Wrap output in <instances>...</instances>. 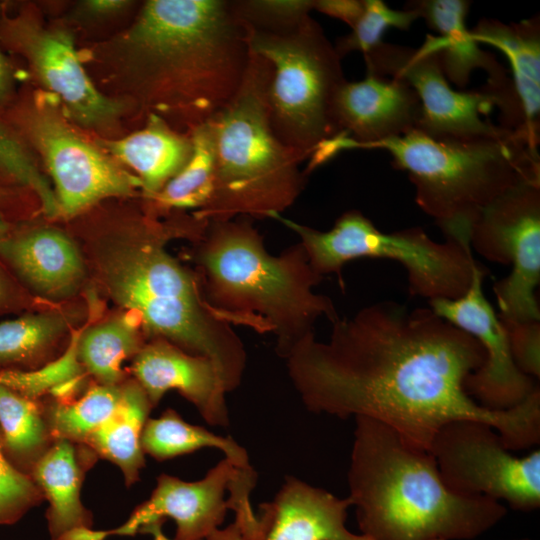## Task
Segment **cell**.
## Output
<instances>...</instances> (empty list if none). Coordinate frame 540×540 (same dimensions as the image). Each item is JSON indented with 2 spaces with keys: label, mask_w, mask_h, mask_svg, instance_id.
<instances>
[{
  "label": "cell",
  "mask_w": 540,
  "mask_h": 540,
  "mask_svg": "<svg viewBox=\"0 0 540 540\" xmlns=\"http://www.w3.org/2000/svg\"><path fill=\"white\" fill-rule=\"evenodd\" d=\"M366 73L402 80L421 104L418 129L435 137H475L502 130L484 118L494 107L491 93L457 91L448 82L436 53L382 42L364 54Z\"/></svg>",
  "instance_id": "obj_15"
},
{
  "label": "cell",
  "mask_w": 540,
  "mask_h": 540,
  "mask_svg": "<svg viewBox=\"0 0 540 540\" xmlns=\"http://www.w3.org/2000/svg\"><path fill=\"white\" fill-rule=\"evenodd\" d=\"M471 250L510 265L494 293L503 322L540 321V182L523 183L486 207L470 234Z\"/></svg>",
  "instance_id": "obj_13"
},
{
  "label": "cell",
  "mask_w": 540,
  "mask_h": 540,
  "mask_svg": "<svg viewBox=\"0 0 540 540\" xmlns=\"http://www.w3.org/2000/svg\"><path fill=\"white\" fill-rule=\"evenodd\" d=\"M152 408L138 382L126 379L120 406L85 443L99 458L120 468L127 487L140 479L145 465L141 434Z\"/></svg>",
  "instance_id": "obj_25"
},
{
  "label": "cell",
  "mask_w": 540,
  "mask_h": 540,
  "mask_svg": "<svg viewBox=\"0 0 540 540\" xmlns=\"http://www.w3.org/2000/svg\"><path fill=\"white\" fill-rule=\"evenodd\" d=\"M79 53L131 118L153 115L190 133L236 94L250 47L229 1L148 0L126 29Z\"/></svg>",
  "instance_id": "obj_2"
},
{
  "label": "cell",
  "mask_w": 540,
  "mask_h": 540,
  "mask_svg": "<svg viewBox=\"0 0 540 540\" xmlns=\"http://www.w3.org/2000/svg\"><path fill=\"white\" fill-rule=\"evenodd\" d=\"M255 481L253 468L240 469L227 458L194 482L161 474L150 498L137 506L123 525L105 531L106 536L147 533L171 518L177 527L174 540H207L219 530L231 508L230 500L236 509L251 505Z\"/></svg>",
  "instance_id": "obj_14"
},
{
  "label": "cell",
  "mask_w": 540,
  "mask_h": 540,
  "mask_svg": "<svg viewBox=\"0 0 540 540\" xmlns=\"http://www.w3.org/2000/svg\"><path fill=\"white\" fill-rule=\"evenodd\" d=\"M16 72L9 58L0 50V117L16 99Z\"/></svg>",
  "instance_id": "obj_40"
},
{
  "label": "cell",
  "mask_w": 540,
  "mask_h": 540,
  "mask_svg": "<svg viewBox=\"0 0 540 540\" xmlns=\"http://www.w3.org/2000/svg\"><path fill=\"white\" fill-rule=\"evenodd\" d=\"M99 457L87 445L54 440L30 476L49 507L46 513L52 540H104L105 531L92 529L91 512L80 499L86 472Z\"/></svg>",
  "instance_id": "obj_22"
},
{
  "label": "cell",
  "mask_w": 540,
  "mask_h": 540,
  "mask_svg": "<svg viewBox=\"0 0 540 540\" xmlns=\"http://www.w3.org/2000/svg\"><path fill=\"white\" fill-rule=\"evenodd\" d=\"M313 10L345 22L352 29L364 10V0H314Z\"/></svg>",
  "instance_id": "obj_39"
},
{
  "label": "cell",
  "mask_w": 540,
  "mask_h": 540,
  "mask_svg": "<svg viewBox=\"0 0 540 540\" xmlns=\"http://www.w3.org/2000/svg\"><path fill=\"white\" fill-rule=\"evenodd\" d=\"M486 269L474 264L470 285L456 299H435L429 307L439 317L473 336L485 352L483 365L465 382L467 393L491 410L509 409L524 401L539 385L516 366L506 326L483 291Z\"/></svg>",
  "instance_id": "obj_16"
},
{
  "label": "cell",
  "mask_w": 540,
  "mask_h": 540,
  "mask_svg": "<svg viewBox=\"0 0 540 540\" xmlns=\"http://www.w3.org/2000/svg\"><path fill=\"white\" fill-rule=\"evenodd\" d=\"M0 186L22 188L37 197L50 218L59 216L54 190L40 171L34 153L17 133L0 119Z\"/></svg>",
  "instance_id": "obj_33"
},
{
  "label": "cell",
  "mask_w": 540,
  "mask_h": 540,
  "mask_svg": "<svg viewBox=\"0 0 540 540\" xmlns=\"http://www.w3.org/2000/svg\"><path fill=\"white\" fill-rule=\"evenodd\" d=\"M478 44L500 50L507 58L512 78L486 84L500 111L502 129L516 133L532 145L540 143V20L539 15L520 22L481 19L470 29Z\"/></svg>",
  "instance_id": "obj_18"
},
{
  "label": "cell",
  "mask_w": 540,
  "mask_h": 540,
  "mask_svg": "<svg viewBox=\"0 0 540 540\" xmlns=\"http://www.w3.org/2000/svg\"><path fill=\"white\" fill-rule=\"evenodd\" d=\"M246 218L208 221L197 238L200 286L207 303L229 323L275 334L281 356L313 333L320 319L331 323L339 315L333 301L315 291L323 277L302 244L272 255Z\"/></svg>",
  "instance_id": "obj_5"
},
{
  "label": "cell",
  "mask_w": 540,
  "mask_h": 540,
  "mask_svg": "<svg viewBox=\"0 0 540 540\" xmlns=\"http://www.w3.org/2000/svg\"><path fill=\"white\" fill-rule=\"evenodd\" d=\"M0 14H1V9H0Z\"/></svg>",
  "instance_id": "obj_44"
},
{
  "label": "cell",
  "mask_w": 540,
  "mask_h": 540,
  "mask_svg": "<svg viewBox=\"0 0 540 540\" xmlns=\"http://www.w3.org/2000/svg\"><path fill=\"white\" fill-rule=\"evenodd\" d=\"M466 0H417L405 5L423 18L438 36L427 35L423 48L436 53L449 83L464 88L478 69L488 74V82L500 83L508 78L495 56L480 48L467 28L470 8Z\"/></svg>",
  "instance_id": "obj_23"
},
{
  "label": "cell",
  "mask_w": 540,
  "mask_h": 540,
  "mask_svg": "<svg viewBox=\"0 0 540 540\" xmlns=\"http://www.w3.org/2000/svg\"><path fill=\"white\" fill-rule=\"evenodd\" d=\"M133 5L126 0H85L78 3L76 12L81 19L99 22L127 12Z\"/></svg>",
  "instance_id": "obj_38"
},
{
  "label": "cell",
  "mask_w": 540,
  "mask_h": 540,
  "mask_svg": "<svg viewBox=\"0 0 540 540\" xmlns=\"http://www.w3.org/2000/svg\"><path fill=\"white\" fill-rule=\"evenodd\" d=\"M192 155L184 168L157 194L146 199L147 210L164 212L202 210L209 202L215 181V157L209 121L191 131Z\"/></svg>",
  "instance_id": "obj_29"
},
{
  "label": "cell",
  "mask_w": 540,
  "mask_h": 540,
  "mask_svg": "<svg viewBox=\"0 0 540 540\" xmlns=\"http://www.w3.org/2000/svg\"><path fill=\"white\" fill-rule=\"evenodd\" d=\"M65 330V319L54 313L26 314L1 322L0 372L31 371L54 360L49 356Z\"/></svg>",
  "instance_id": "obj_30"
},
{
  "label": "cell",
  "mask_w": 540,
  "mask_h": 540,
  "mask_svg": "<svg viewBox=\"0 0 540 540\" xmlns=\"http://www.w3.org/2000/svg\"><path fill=\"white\" fill-rule=\"evenodd\" d=\"M207 224L195 214L160 221L147 209L134 211L103 236L94 259L108 295L138 317L146 334L211 360L228 393L246 368L244 344L207 303L198 278L166 250L171 237L198 238Z\"/></svg>",
  "instance_id": "obj_3"
},
{
  "label": "cell",
  "mask_w": 540,
  "mask_h": 540,
  "mask_svg": "<svg viewBox=\"0 0 540 540\" xmlns=\"http://www.w3.org/2000/svg\"><path fill=\"white\" fill-rule=\"evenodd\" d=\"M417 19L413 10H395L381 0H364L362 15L352 31L337 40L335 50L341 59L353 52L364 55L383 42L388 29L408 30Z\"/></svg>",
  "instance_id": "obj_34"
},
{
  "label": "cell",
  "mask_w": 540,
  "mask_h": 540,
  "mask_svg": "<svg viewBox=\"0 0 540 540\" xmlns=\"http://www.w3.org/2000/svg\"><path fill=\"white\" fill-rule=\"evenodd\" d=\"M517 540H530V539H526V538H525V539H517Z\"/></svg>",
  "instance_id": "obj_43"
},
{
  "label": "cell",
  "mask_w": 540,
  "mask_h": 540,
  "mask_svg": "<svg viewBox=\"0 0 540 540\" xmlns=\"http://www.w3.org/2000/svg\"><path fill=\"white\" fill-rule=\"evenodd\" d=\"M43 500L44 495L32 477L7 458L0 440V525L17 522Z\"/></svg>",
  "instance_id": "obj_36"
},
{
  "label": "cell",
  "mask_w": 540,
  "mask_h": 540,
  "mask_svg": "<svg viewBox=\"0 0 540 540\" xmlns=\"http://www.w3.org/2000/svg\"><path fill=\"white\" fill-rule=\"evenodd\" d=\"M144 453L158 461L192 453L203 448L223 451L225 458L238 468L252 469L246 450L230 437L216 435L207 429L187 423L173 409L158 418H148L141 434Z\"/></svg>",
  "instance_id": "obj_28"
},
{
  "label": "cell",
  "mask_w": 540,
  "mask_h": 540,
  "mask_svg": "<svg viewBox=\"0 0 540 540\" xmlns=\"http://www.w3.org/2000/svg\"><path fill=\"white\" fill-rule=\"evenodd\" d=\"M355 423L348 498L362 535L371 540H471L505 517L501 502L448 488L429 451L376 420L359 416Z\"/></svg>",
  "instance_id": "obj_4"
},
{
  "label": "cell",
  "mask_w": 540,
  "mask_h": 540,
  "mask_svg": "<svg viewBox=\"0 0 540 540\" xmlns=\"http://www.w3.org/2000/svg\"><path fill=\"white\" fill-rule=\"evenodd\" d=\"M360 149L388 152L393 166L407 173L418 206L446 239L462 245L470 246L472 227L486 207L523 183L540 182L538 147L505 129L475 137H435L415 129Z\"/></svg>",
  "instance_id": "obj_6"
},
{
  "label": "cell",
  "mask_w": 540,
  "mask_h": 540,
  "mask_svg": "<svg viewBox=\"0 0 540 540\" xmlns=\"http://www.w3.org/2000/svg\"><path fill=\"white\" fill-rule=\"evenodd\" d=\"M429 452L448 488L484 496L522 512L540 506V450L515 456L491 425L470 419L444 425Z\"/></svg>",
  "instance_id": "obj_12"
},
{
  "label": "cell",
  "mask_w": 540,
  "mask_h": 540,
  "mask_svg": "<svg viewBox=\"0 0 540 540\" xmlns=\"http://www.w3.org/2000/svg\"><path fill=\"white\" fill-rule=\"evenodd\" d=\"M123 393L124 381L117 385L95 383L69 402L40 400L53 439L85 444L116 412Z\"/></svg>",
  "instance_id": "obj_31"
},
{
  "label": "cell",
  "mask_w": 540,
  "mask_h": 540,
  "mask_svg": "<svg viewBox=\"0 0 540 540\" xmlns=\"http://www.w3.org/2000/svg\"><path fill=\"white\" fill-rule=\"evenodd\" d=\"M14 286L0 266V310L7 308L15 299Z\"/></svg>",
  "instance_id": "obj_42"
},
{
  "label": "cell",
  "mask_w": 540,
  "mask_h": 540,
  "mask_svg": "<svg viewBox=\"0 0 540 540\" xmlns=\"http://www.w3.org/2000/svg\"><path fill=\"white\" fill-rule=\"evenodd\" d=\"M503 323L507 329L510 350L516 366L524 374L539 380L540 321Z\"/></svg>",
  "instance_id": "obj_37"
},
{
  "label": "cell",
  "mask_w": 540,
  "mask_h": 540,
  "mask_svg": "<svg viewBox=\"0 0 540 540\" xmlns=\"http://www.w3.org/2000/svg\"><path fill=\"white\" fill-rule=\"evenodd\" d=\"M231 10L249 30L282 34L296 29L313 10L314 0H234Z\"/></svg>",
  "instance_id": "obj_35"
},
{
  "label": "cell",
  "mask_w": 540,
  "mask_h": 540,
  "mask_svg": "<svg viewBox=\"0 0 540 540\" xmlns=\"http://www.w3.org/2000/svg\"><path fill=\"white\" fill-rule=\"evenodd\" d=\"M337 135L321 143L305 170L324 164L336 154L418 129L421 104L414 90L399 79L366 73L361 81H345L333 101Z\"/></svg>",
  "instance_id": "obj_17"
},
{
  "label": "cell",
  "mask_w": 540,
  "mask_h": 540,
  "mask_svg": "<svg viewBox=\"0 0 540 540\" xmlns=\"http://www.w3.org/2000/svg\"><path fill=\"white\" fill-rule=\"evenodd\" d=\"M81 333L82 330L72 333L66 349L56 359L31 371L0 372V382L34 400L44 395L58 402L76 399L83 393L87 375L77 355Z\"/></svg>",
  "instance_id": "obj_32"
},
{
  "label": "cell",
  "mask_w": 540,
  "mask_h": 540,
  "mask_svg": "<svg viewBox=\"0 0 540 540\" xmlns=\"http://www.w3.org/2000/svg\"><path fill=\"white\" fill-rule=\"evenodd\" d=\"M348 497L339 498L297 478L287 477L270 503L262 505L260 514L264 532L260 540H371L354 534L345 525ZM153 540H170L161 530ZM207 540H244L232 524L219 529Z\"/></svg>",
  "instance_id": "obj_19"
},
{
  "label": "cell",
  "mask_w": 540,
  "mask_h": 540,
  "mask_svg": "<svg viewBox=\"0 0 540 540\" xmlns=\"http://www.w3.org/2000/svg\"><path fill=\"white\" fill-rule=\"evenodd\" d=\"M245 29L250 49L272 67L267 106L274 133L310 158L337 135L332 111L336 92L346 81L342 59L311 16L282 34Z\"/></svg>",
  "instance_id": "obj_9"
},
{
  "label": "cell",
  "mask_w": 540,
  "mask_h": 540,
  "mask_svg": "<svg viewBox=\"0 0 540 540\" xmlns=\"http://www.w3.org/2000/svg\"><path fill=\"white\" fill-rule=\"evenodd\" d=\"M0 42L27 63L30 75L53 97L67 119L99 138H115L122 119L131 118L127 104L99 90L81 59L72 31L45 21L32 4L13 14L1 10Z\"/></svg>",
  "instance_id": "obj_11"
},
{
  "label": "cell",
  "mask_w": 540,
  "mask_h": 540,
  "mask_svg": "<svg viewBox=\"0 0 540 540\" xmlns=\"http://www.w3.org/2000/svg\"><path fill=\"white\" fill-rule=\"evenodd\" d=\"M140 320L132 312L82 330L78 340V359L87 374L101 385L125 381L122 362L134 357L143 344L138 333Z\"/></svg>",
  "instance_id": "obj_27"
},
{
  "label": "cell",
  "mask_w": 540,
  "mask_h": 540,
  "mask_svg": "<svg viewBox=\"0 0 540 540\" xmlns=\"http://www.w3.org/2000/svg\"><path fill=\"white\" fill-rule=\"evenodd\" d=\"M0 119L41 158L61 217H76L105 199L141 189L133 173L79 133L57 101L42 91L17 95Z\"/></svg>",
  "instance_id": "obj_10"
},
{
  "label": "cell",
  "mask_w": 540,
  "mask_h": 540,
  "mask_svg": "<svg viewBox=\"0 0 540 540\" xmlns=\"http://www.w3.org/2000/svg\"><path fill=\"white\" fill-rule=\"evenodd\" d=\"M305 407L341 419L367 417L429 451L447 423L493 426L510 451L540 442V389L505 410H491L466 391L485 361L481 344L432 309L379 301L331 322L327 341L315 332L282 355Z\"/></svg>",
  "instance_id": "obj_1"
},
{
  "label": "cell",
  "mask_w": 540,
  "mask_h": 540,
  "mask_svg": "<svg viewBox=\"0 0 540 540\" xmlns=\"http://www.w3.org/2000/svg\"><path fill=\"white\" fill-rule=\"evenodd\" d=\"M0 440L10 462L28 475L54 441L41 401L1 382Z\"/></svg>",
  "instance_id": "obj_26"
},
{
  "label": "cell",
  "mask_w": 540,
  "mask_h": 540,
  "mask_svg": "<svg viewBox=\"0 0 540 540\" xmlns=\"http://www.w3.org/2000/svg\"><path fill=\"white\" fill-rule=\"evenodd\" d=\"M19 190L25 189L0 186V231L13 225L10 222V212L17 208Z\"/></svg>",
  "instance_id": "obj_41"
},
{
  "label": "cell",
  "mask_w": 540,
  "mask_h": 540,
  "mask_svg": "<svg viewBox=\"0 0 540 540\" xmlns=\"http://www.w3.org/2000/svg\"><path fill=\"white\" fill-rule=\"evenodd\" d=\"M272 219L296 233L309 263L320 276L339 273L349 261L383 258L398 262L407 273L411 295L456 299L468 289L476 261L468 245L433 240L422 228L386 233L360 211L343 213L328 231H320L277 214Z\"/></svg>",
  "instance_id": "obj_8"
},
{
  "label": "cell",
  "mask_w": 540,
  "mask_h": 540,
  "mask_svg": "<svg viewBox=\"0 0 540 540\" xmlns=\"http://www.w3.org/2000/svg\"><path fill=\"white\" fill-rule=\"evenodd\" d=\"M139 179L145 199L157 194L189 161L193 152L191 132L182 133L156 116H148L143 126L115 138L93 140Z\"/></svg>",
  "instance_id": "obj_24"
},
{
  "label": "cell",
  "mask_w": 540,
  "mask_h": 540,
  "mask_svg": "<svg viewBox=\"0 0 540 540\" xmlns=\"http://www.w3.org/2000/svg\"><path fill=\"white\" fill-rule=\"evenodd\" d=\"M0 259L29 288L52 299L74 295L85 279L78 247L53 227L10 225L1 230Z\"/></svg>",
  "instance_id": "obj_21"
},
{
  "label": "cell",
  "mask_w": 540,
  "mask_h": 540,
  "mask_svg": "<svg viewBox=\"0 0 540 540\" xmlns=\"http://www.w3.org/2000/svg\"><path fill=\"white\" fill-rule=\"evenodd\" d=\"M152 407L166 392L177 390L212 426L229 424L222 377L208 358L189 354L161 339L141 347L130 368Z\"/></svg>",
  "instance_id": "obj_20"
},
{
  "label": "cell",
  "mask_w": 540,
  "mask_h": 540,
  "mask_svg": "<svg viewBox=\"0 0 540 540\" xmlns=\"http://www.w3.org/2000/svg\"><path fill=\"white\" fill-rule=\"evenodd\" d=\"M272 67L250 49L242 83L209 125L215 181L208 204L194 214L207 221L237 217L272 218L302 193L309 157L281 142L268 116L267 91Z\"/></svg>",
  "instance_id": "obj_7"
}]
</instances>
